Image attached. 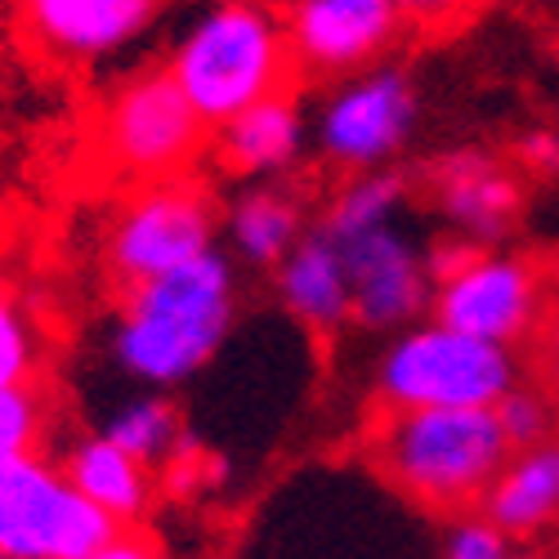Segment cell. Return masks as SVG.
Wrapping results in <instances>:
<instances>
[{
	"label": "cell",
	"mask_w": 559,
	"mask_h": 559,
	"mask_svg": "<svg viewBox=\"0 0 559 559\" xmlns=\"http://www.w3.org/2000/svg\"><path fill=\"white\" fill-rule=\"evenodd\" d=\"M233 318H238V269L224 251H211L153 283L126 287L112 358L148 390L183 385L224 349Z\"/></svg>",
	"instance_id": "1"
},
{
	"label": "cell",
	"mask_w": 559,
	"mask_h": 559,
	"mask_svg": "<svg viewBox=\"0 0 559 559\" xmlns=\"http://www.w3.org/2000/svg\"><path fill=\"white\" fill-rule=\"evenodd\" d=\"M381 479L430 515H471L510 461L492 407L381 412L367 435Z\"/></svg>",
	"instance_id": "2"
},
{
	"label": "cell",
	"mask_w": 559,
	"mask_h": 559,
	"mask_svg": "<svg viewBox=\"0 0 559 559\" xmlns=\"http://www.w3.org/2000/svg\"><path fill=\"white\" fill-rule=\"evenodd\" d=\"M183 99L215 130L251 104L283 95L296 76L287 19L273 0H215L198 14L166 59Z\"/></svg>",
	"instance_id": "3"
},
{
	"label": "cell",
	"mask_w": 559,
	"mask_h": 559,
	"mask_svg": "<svg viewBox=\"0 0 559 559\" xmlns=\"http://www.w3.org/2000/svg\"><path fill=\"white\" fill-rule=\"evenodd\" d=\"M515 385H520L515 349L461 336L435 318L394 332V341L377 362L381 412L497 407Z\"/></svg>",
	"instance_id": "4"
},
{
	"label": "cell",
	"mask_w": 559,
	"mask_h": 559,
	"mask_svg": "<svg viewBox=\"0 0 559 559\" xmlns=\"http://www.w3.org/2000/svg\"><path fill=\"white\" fill-rule=\"evenodd\" d=\"M435 273V322L475 336L484 345L515 349L524 345L546 313L542 273L501 247H465L443 242L430 251Z\"/></svg>",
	"instance_id": "5"
},
{
	"label": "cell",
	"mask_w": 559,
	"mask_h": 559,
	"mask_svg": "<svg viewBox=\"0 0 559 559\" xmlns=\"http://www.w3.org/2000/svg\"><path fill=\"white\" fill-rule=\"evenodd\" d=\"M121 528L45 452H0V555L90 559Z\"/></svg>",
	"instance_id": "6"
},
{
	"label": "cell",
	"mask_w": 559,
	"mask_h": 559,
	"mask_svg": "<svg viewBox=\"0 0 559 559\" xmlns=\"http://www.w3.org/2000/svg\"><path fill=\"white\" fill-rule=\"evenodd\" d=\"M219 211L193 175L144 183L108 228V269L139 287L215 251Z\"/></svg>",
	"instance_id": "7"
},
{
	"label": "cell",
	"mask_w": 559,
	"mask_h": 559,
	"mask_svg": "<svg viewBox=\"0 0 559 559\" xmlns=\"http://www.w3.org/2000/svg\"><path fill=\"white\" fill-rule=\"evenodd\" d=\"M206 139L211 126L183 99L166 68L130 76L104 108V153L121 175L139 183L189 175Z\"/></svg>",
	"instance_id": "8"
},
{
	"label": "cell",
	"mask_w": 559,
	"mask_h": 559,
	"mask_svg": "<svg viewBox=\"0 0 559 559\" xmlns=\"http://www.w3.org/2000/svg\"><path fill=\"white\" fill-rule=\"evenodd\" d=\"M416 130V85L403 68H367L336 81V90L318 104L313 139L332 166L362 175L385 170Z\"/></svg>",
	"instance_id": "9"
},
{
	"label": "cell",
	"mask_w": 559,
	"mask_h": 559,
	"mask_svg": "<svg viewBox=\"0 0 559 559\" xmlns=\"http://www.w3.org/2000/svg\"><path fill=\"white\" fill-rule=\"evenodd\" d=\"M283 19L296 72L322 81L381 68L403 36V19L385 0H292L283 5Z\"/></svg>",
	"instance_id": "10"
},
{
	"label": "cell",
	"mask_w": 559,
	"mask_h": 559,
	"mask_svg": "<svg viewBox=\"0 0 559 559\" xmlns=\"http://www.w3.org/2000/svg\"><path fill=\"white\" fill-rule=\"evenodd\" d=\"M345 273H349V296H354V322L367 332H403L421 322L435 296V273L430 255H421L403 224H385L358 233L349 242H336Z\"/></svg>",
	"instance_id": "11"
},
{
	"label": "cell",
	"mask_w": 559,
	"mask_h": 559,
	"mask_svg": "<svg viewBox=\"0 0 559 559\" xmlns=\"http://www.w3.org/2000/svg\"><path fill=\"white\" fill-rule=\"evenodd\" d=\"M166 0H19V23L45 59L90 68L144 40Z\"/></svg>",
	"instance_id": "12"
},
{
	"label": "cell",
	"mask_w": 559,
	"mask_h": 559,
	"mask_svg": "<svg viewBox=\"0 0 559 559\" xmlns=\"http://www.w3.org/2000/svg\"><path fill=\"white\" fill-rule=\"evenodd\" d=\"M430 198L452 242L465 247H497L520 219L524 189L515 170L488 153H448L430 170Z\"/></svg>",
	"instance_id": "13"
},
{
	"label": "cell",
	"mask_w": 559,
	"mask_h": 559,
	"mask_svg": "<svg viewBox=\"0 0 559 559\" xmlns=\"http://www.w3.org/2000/svg\"><path fill=\"white\" fill-rule=\"evenodd\" d=\"M211 139H215V157L228 175L273 183L277 175H287L305 157L309 117L283 90V95H269V99L251 104L247 112H238L233 121L215 126Z\"/></svg>",
	"instance_id": "14"
},
{
	"label": "cell",
	"mask_w": 559,
	"mask_h": 559,
	"mask_svg": "<svg viewBox=\"0 0 559 559\" xmlns=\"http://www.w3.org/2000/svg\"><path fill=\"white\" fill-rule=\"evenodd\" d=\"M273 287L283 309L313 336H336L345 322H354V296L341 247L322 228L305 233L287 251V260L273 269Z\"/></svg>",
	"instance_id": "15"
},
{
	"label": "cell",
	"mask_w": 559,
	"mask_h": 559,
	"mask_svg": "<svg viewBox=\"0 0 559 559\" xmlns=\"http://www.w3.org/2000/svg\"><path fill=\"white\" fill-rule=\"evenodd\" d=\"M479 515L492 520L506 537H537L559 524V439L510 452L492 479Z\"/></svg>",
	"instance_id": "16"
},
{
	"label": "cell",
	"mask_w": 559,
	"mask_h": 559,
	"mask_svg": "<svg viewBox=\"0 0 559 559\" xmlns=\"http://www.w3.org/2000/svg\"><path fill=\"white\" fill-rule=\"evenodd\" d=\"M63 475L90 506H99L117 528L144 520L153 506V471L139 465L130 452H121L117 443H108L104 435L76 439L63 456Z\"/></svg>",
	"instance_id": "17"
},
{
	"label": "cell",
	"mask_w": 559,
	"mask_h": 559,
	"mask_svg": "<svg viewBox=\"0 0 559 559\" xmlns=\"http://www.w3.org/2000/svg\"><path fill=\"white\" fill-rule=\"evenodd\" d=\"M224 238L242 264L277 269L305 238V202L283 183H255L224 215Z\"/></svg>",
	"instance_id": "18"
},
{
	"label": "cell",
	"mask_w": 559,
	"mask_h": 559,
	"mask_svg": "<svg viewBox=\"0 0 559 559\" xmlns=\"http://www.w3.org/2000/svg\"><path fill=\"white\" fill-rule=\"evenodd\" d=\"M104 439L117 443L121 452H130L139 465H148V471H157V465H170L175 471L179 461L193 456V443L183 435L179 412L162 390L139 394L121 412H112L104 426Z\"/></svg>",
	"instance_id": "19"
},
{
	"label": "cell",
	"mask_w": 559,
	"mask_h": 559,
	"mask_svg": "<svg viewBox=\"0 0 559 559\" xmlns=\"http://www.w3.org/2000/svg\"><path fill=\"white\" fill-rule=\"evenodd\" d=\"M407 206V179L399 170H362V175H349L345 189L328 202L322 211V233L332 242H349L358 233H371V228H385V224H399Z\"/></svg>",
	"instance_id": "20"
},
{
	"label": "cell",
	"mask_w": 559,
	"mask_h": 559,
	"mask_svg": "<svg viewBox=\"0 0 559 559\" xmlns=\"http://www.w3.org/2000/svg\"><path fill=\"white\" fill-rule=\"evenodd\" d=\"M497 426L510 443V452H520V448H537V443H550L559 439V399L546 390V385H515L497 407Z\"/></svg>",
	"instance_id": "21"
},
{
	"label": "cell",
	"mask_w": 559,
	"mask_h": 559,
	"mask_svg": "<svg viewBox=\"0 0 559 559\" xmlns=\"http://www.w3.org/2000/svg\"><path fill=\"white\" fill-rule=\"evenodd\" d=\"M50 430V399L36 381L0 385V452H40Z\"/></svg>",
	"instance_id": "22"
},
{
	"label": "cell",
	"mask_w": 559,
	"mask_h": 559,
	"mask_svg": "<svg viewBox=\"0 0 559 559\" xmlns=\"http://www.w3.org/2000/svg\"><path fill=\"white\" fill-rule=\"evenodd\" d=\"M40 367V332L27 318V309L14 300V292L0 283V385L36 381Z\"/></svg>",
	"instance_id": "23"
},
{
	"label": "cell",
	"mask_w": 559,
	"mask_h": 559,
	"mask_svg": "<svg viewBox=\"0 0 559 559\" xmlns=\"http://www.w3.org/2000/svg\"><path fill=\"white\" fill-rule=\"evenodd\" d=\"M443 559H520V546L484 515H456L443 533Z\"/></svg>",
	"instance_id": "24"
},
{
	"label": "cell",
	"mask_w": 559,
	"mask_h": 559,
	"mask_svg": "<svg viewBox=\"0 0 559 559\" xmlns=\"http://www.w3.org/2000/svg\"><path fill=\"white\" fill-rule=\"evenodd\" d=\"M537 358L546 371V390L559 399V283L546 292V313L537 322Z\"/></svg>",
	"instance_id": "25"
},
{
	"label": "cell",
	"mask_w": 559,
	"mask_h": 559,
	"mask_svg": "<svg viewBox=\"0 0 559 559\" xmlns=\"http://www.w3.org/2000/svg\"><path fill=\"white\" fill-rule=\"evenodd\" d=\"M90 559H166L162 550H157V542L153 537H144V533H130V528H121L112 542H104Z\"/></svg>",
	"instance_id": "26"
},
{
	"label": "cell",
	"mask_w": 559,
	"mask_h": 559,
	"mask_svg": "<svg viewBox=\"0 0 559 559\" xmlns=\"http://www.w3.org/2000/svg\"><path fill=\"white\" fill-rule=\"evenodd\" d=\"M385 5L403 23H435V19H452L465 0H385Z\"/></svg>",
	"instance_id": "27"
},
{
	"label": "cell",
	"mask_w": 559,
	"mask_h": 559,
	"mask_svg": "<svg viewBox=\"0 0 559 559\" xmlns=\"http://www.w3.org/2000/svg\"><path fill=\"white\" fill-rule=\"evenodd\" d=\"M524 162L537 170H559V139L555 134H533L524 139Z\"/></svg>",
	"instance_id": "28"
},
{
	"label": "cell",
	"mask_w": 559,
	"mask_h": 559,
	"mask_svg": "<svg viewBox=\"0 0 559 559\" xmlns=\"http://www.w3.org/2000/svg\"><path fill=\"white\" fill-rule=\"evenodd\" d=\"M0 559H5V555H0Z\"/></svg>",
	"instance_id": "29"
}]
</instances>
